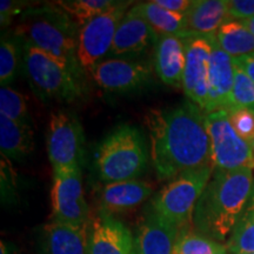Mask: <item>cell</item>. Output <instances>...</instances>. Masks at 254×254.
I'll return each instance as SVG.
<instances>
[{"label":"cell","instance_id":"38","mask_svg":"<svg viewBox=\"0 0 254 254\" xmlns=\"http://www.w3.org/2000/svg\"><path fill=\"white\" fill-rule=\"evenodd\" d=\"M246 254H254V253H246Z\"/></svg>","mask_w":254,"mask_h":254},{"label":"cell","instance_id":"25","mask_svg":"<svg viewBox=\"0 0 254 254\" xmlns=\"http://www.w3.org/2000/svg\"><path fill=\"white\" fill-rule=\"evenodd\" d=\"M228 252L226 245L193 232L190 226L183 227L178 236L173 254H221Z\"/></svg>","mask_w":254,"mask_h":254},{"label":"cell","instance_id":"36","mask_svg":"<svg viewBox=\"0 0 254 254\" xmlns=\"http://www.w3.org/2000/svg\"><path fill=\"white\" fill-rule=\"evenodd\" d=\"M244 24H245V26L249 28V30L252 32V34L254 36V17L253 18H251V19H249V20H245V21H243Z\"/></svg>","mask_w":254,"mask_h":254},{"label":"cell","instance_id":"35","mask_svg":"<svg viewBox=\"0 0 254 254\" xmlns=\"http://www.w3.org/2000/svg\"><path fill=\"white\" fill-rule=\"evenodd\" d=\"M0 254H12L11 249L5 241H1V244H0Z\"/></svg>","mask_w":254,"mask_h":254},{"label":"cell","instance_id":"19","mask_svg":"<svg viewBox=\"0 0 254 254\" xmlns=\"http://www.w3.org/2000/svg\"><path fill=\"white\" fill-rule=\"evenodd\" d=\"M153 193V187L141 180L109 183L100 189L101 213L112 215L138 207Z\"/></svg>","mask_w":254,"mask_h":254},{"label":"cell","instance_id":"9","mask_svg":"<svg viewBox=\"0 0 254 254\" xmlns=\"http://www.w3.org/2000/svg\"><path fill=\"white\" fill-rule=\"evenodd\" d=\"M51 206L53 221L75 226L90 225V207L82 189L80 166L53 170Z\"/></svg>","mask_w":254,"mask_h":254},{"label":"cell","instance_id":"37","mask_svg":"<svg viewBox=\"0 0 254 254\" xmlns=\"http://www.w3.org/2000/svg\"><path fill=\"white\" fill-rule=\"evenodd\" d=\"M251 146H252V148H253V151H254V140L252 141V144H251Z\"/></svg>","mask_w":254,"mask_h":254},{"label":"cell","instance_id":"24","mask_svg":"<svg viewBox=\"0 0 254 254\" xmlns=\"http://www.w3.org/2000/svg\"><path fill=\"white\" fill-rule=\"evenodd\" d=\"M231 254L254 253V182L252 192L226 243Z\"/></svg>","mask_w":254,"mask_h":254},{"label":"cell","instance_id":"20","mask_svg":"<svg viewBox=\"0 0 254 254\" xmlns=\"http://www.w3.org/2000/svg\"><path fill=\"white\" fill-rule=\"evenodd\" d=\"M185 19L186 37L217 34L221 25L231 20L227 0H193Z\"/></svg>","mask_w":254,"mask_h":254},{"label":"cell","instance_id":"32","mask_svg":"<svg viewBox=\"0 0 254 254\" xmlns=\"http://www.w3.org/2000/svg\"><path fill=\"white\" fill-rule=\"evenodd\" d=\"M227 12L231 19L249 20L254 17V0H227Z\"/></svg>","mask_w":254,"mask_h":254},{"label":"cell","instance_id":"30","mask_svg":"<svg viewBox=\"0 0 254 254\" xmlns=\"http://www.w3.org/2000/svg\"><path fill=\"white\" fill-rule=\"evenodd\" d=\"M230 122L240 138L252 144L254 140V111L243 107H232L227 111Z\"/></svg>","mask_w":254,"mask_h":254},{"label":"cell","instance_id":"23","mask_svg":"<svg viewBox=\"0 0 254 254\" xmlns=\"http://www.w3.org/2000/svg\"><path fill=\"white\" fill-rule=\"evenodd\" d=\"M215 40L232 58L254 55V36L243 21L230 20L219 28Z\"/></svg>","mask_w":254,"mask_h":254},{"label":"cell","instance_id":"1","mask_svg":"<svg viewBox=\"0 0 254 254\" xmlns=\"http://www.w3.org/2000/svg\"><path fill=\"white\" fill-rule=\"evenodd\" d=\"M205 117L190 100L147 113L150 157L159 179L172 180L186 171L214 166Z\"/></svg>","mask_w":254,"mask_h":254},{"label":"cell","instance_id":"12","mask_svg":"<svg viewBox=\"0 0 254 254\" xmlns=\"http://www.w3.org/2000/svg\"><path fill=\"white\" fill-rule=\"evenodd\" d=\"M88 74L103 90L116 93L139 90L152 81L150 66L122 58L101 60L88 71Z\"/></svg>","mask_w":254,"mask_h":254},{"label":"cell","instance_id":"33","mask_svg":"<svg viewBox=\"0 0 254 254\" xmlns=\"http://www.w3.org/2000/svg\"><path fill=\"white\" fill-rule=\"evenodd\" d=\"M155 2L167 11L185 14L192 6V0H154Z\"/></svg>","mask_w":254,"mask_h":254},{"label":"cell","instance_id":"28","mask_svg":"<svg viewBox=\"0 0 254 254\" xmlns=\"http://www.w3.org/2000/svg\"><path fill=\"white\" fill-rule=\"evenodd\" d=\"M20 62V45L8 36H2L0 44V84L8 86L15 77Z\"/></svg>","mask_w":254,"mask_h":254},{"label":"cell","instance_id":"26","mask_svg":"<svg viewBox=\"0 0 254 254\" xmlns=\"http://www.w3.org/2000/svg\"><path fill=\"white\" fill-rule=\"evenodd\" d=\"M57 5L72 19V21L80 28L110 8L113 0H63L56 1Z\"/></svg>","mask_w":254,"mask_h":254},{"label":"cell","instance_id":"39","mask_svg":"<svg viewBox=\"0 0 254 254\" xmlns=\"http://www.w3.org/2000/svg\"><path fill=\"white\" fill-rule=\"evenodd\" d=\"M221 254H227V252L226 253H221Z\"/></svg>","mask_w":254,"mask_h":254},{"label":"cell","instance_id":"31","mask_svg":"<svg viewBox=\"0 0 254 254\" xmlns=\"http://www.w3.org/2000/svg\"><path fill=\"white\" fill-rule=\"evenodd\" d=\"M31 5L27 2L15 1V0H1L0 1V24L1 28H6L9 26L17 14H23Z\"/></svg>","mask_w":254,"mask_h":254},{"label":"cell","instance_id":"5","mask_svg":"<svg viewBox=\"0 0 254 254\" xmlns=\"http://www.w3.org/2000/svg\"><path fill=\"white\" fill-rule=\"evenodd\" d=\"M23 62L28 84L41 100L73 103L84 95L85 84L38 47L24 43Z\"/></svg>","mask_w":254,"mask_h":254},{"label":"cell","instance_id":"11","mask_svg":"<svg viewBox=\"0 0 254 254\" xmlns=\"http://www.w3.org/2000/svg\"><path fill=\"white\" fill-rule=\"evenodd\" d=\"M212 36L185 38L186 63L183 77V90L190 101L205 112L208 97V73L213 40Z\"/></svg>","mask_w":254,"mask_h":254},{"label":"cell","instance_id":"18","mask_svg":"<svg viewBox=\"0 0 254 254\" xmlns=\"http://www.w3.org/2000/svg\"><path fill=\"white\" fill-rule=\"evenodd\" d=\"M186 63L185 38L161 36L154 45V71L164 84L183 87Z\"/></svg>","mask_w":254,"mask_h":254},{"label":"cell","instance_id":"27","mask_svg":"<svg viewBox=\"0 0 254 254\" xmlns=\"http://www.w3.org/2000/svg\"><path fill=\"white\" fill-rule=\"evenodd\" d=\"M0 114L17 123H31L26 97L9 86L0 90Z\"/></svg>","mask_w":254,"mask_h":254},{"label":"cell","instance_id":"13","mask_svg":"<svg viewBox=\"0 0 254 254\" xmlns=\"http://www.w3.org/2000/svg\"><path fill=\"white\" fill-rule=\"evenodd\" d=\"M158 36L150 26L138 5H133L120 21L111 49V56H135L144 52L152 44L157 43Z\"/></svg>","mask_w":254,"mask_h":254},{"label":"cell","instance_id":"4","mask_svg":"<svg viewBox=\"0 0 254 254\" xmlns=\"http://www.w3.org/2000/svg\"><path fill=\"white\" fill-rule=\"evenodd\" d=\"M148 164L144 136L132 125H119L98 146L94 167L101 182L117 183L136 179Z\"/></svg>","mask_w":254,"mask_h":254},{"label":"cell","instance_id":"8","mask_svg":"<svg viewBox=\"0 0 254 254\" xmlns=\"http://www.w3.org/2000/svg\"><path fill=\"white\" fill-rule=\"evenodd\" d=\"M132 1H116L103 13L79 28L78 60L85 72L111 52L116 32Z\"/></svg>","mask_w":254,"mask_h":254},{"label":"cell","instance_id":"15","mask_svg":"<svg viewBox=\"0 0 254 254\" xmlns=\"http://www.w3.org/2000/svg\"><path fill=\"white\" fill-rule=\"evenodd\" d=\"M90 254H134V236L113 215L100 213L90 225Z\"/></svg>","mask_w":254,"mask_h":254},{"label":"cell","instance_id":"2","mask_svg":"<svg viewBox=\"0 0 254 254\" xmlns=\"http://www.w3.org/2000/svg\"><path fill=\"white\" fill-rule=\"evenodd\" d=\"M253 182L252 168L214 170L193 213L195 232L221 244L228 240L250 198Z\"/></svg>","mask_w":254,"mask_h":254},{"label":"cell","instance_id":"6","mask_svg":"<svg viewBox=\"0 0 254 254\" xmlns=\"http://www.w3.org/2000/svg\"><path fill=\"white\" fill-rule=\"evenodd\" d=\"M214 166L190 170L171 180L152 200L155 213L178 227L190 226L195 206L214 173Z\"/></svg>","mask_w":254,"mask_h":254},{"label":"cell","instance_id":"17","mask_svg":"<svg viewBox=\"0 0 254 254\" xmlns=\"http://www.w3.org/2000/svg\"><path fill=\"white\" fill-rule=\"evenodd\" d=\"M90 225L75 226L59 221L49 222L40 233L41 253L90 254Z\"/></svg>","mask_w":254,"mask_h":254},{"label":"cell","instance_id":"7","mask_svg":"<svg viewBox=\"0 0 254 254\" xmlns=\"http://www.w3.org/2000/svg\"><path fill=\"white\" fill-rule=\"evenodd\" d=\"M205 123L211 141L212 160L215 170H254V151L252 146L234 131L227 111L221 110L207 113Z\"/></svg>","mask_w":254,"mask_h":254},{"label":"cell","instance_id":"10","mask_svg":"<svg viewBox=\"0 0 254 254\" xmlns=\"http://www.w3.org/2000/svg\"><path fill=\"white\" fill-rule=\"evenodd\" d=\"M46 147L53 170L80 166L81 159L84 158L85 136L77 117L64 111L51 114Z\"/></svg>","mask_w":254,"mask_h":254},{"label":"cell","instance_id":"21","mask_svg":"<svg viewBox=\"0 0 254 254\" xmlns=\"http://www.w3.org/2000/svg\"><path fill=\"white\" fill-rule=\"evenodd\" d=\"M33 131L30 124L17 123L0 114V150L8 160L20 161L33 151Z\"/></svg>","mask_w":254,"mask_h":254},{"label":"cell","instance_id":"34","mask_svg":"<svg viewBox=\"0 0 254 254\" xmlns=\"http://www.w3.org/2000/svg\"><path fill=\"white\" fill-rule=\"evenodd\" d=\"M233 59V65L240 68L250 79L254 81V55L237 57Z\"/></svg>","mask_w":254,"mask_h":254},{"label":"cell","instance_id":"22","mask_svg":"<svg viewBox=\"0 0 254 254\" xmlns=\"http://www.w3.org/2000/svg\"><path fill=\"white\" fill-rule=\"evenodd\" d=\"M136 5L158 37L177 36L186 38L185 14L167 11L155 1L139 2Z\"/></svg>","mask_w":254,"mask_h":254},{"label":"cell","instance_id":"3","mask_svg":"<svg viewBox=\"0 0 254 254\" xmlns=\"http://www.w3.org/2000/svg\"><path fill=\"white\" fill-rule=\"evenodd\" d=\"M15 37L38 47L85 84L86 72L78 60L79 27L57 2L31 5L21 14Z\"/></svg>","mask_w":254,"mask_h":254},{"label":"cell","instance_id":"16","mask_svg":"<svg viewBox=\"0 0 254 254\" xmlns=\"http://www.w3.org/2000/svg\"><path fill=\"white\" fill-rule=\"evenodd\" d=\"M182 228L152 209L139 224L134 236V254H173Z\"/></svg>","mask_w":254,"mask_h":254},{"label":"cell","instance_id":"29","mask_svg":"<svg viewBox=\"0 0 254 254\" xmlns=\"http://www.w3.org/2000/svg\"><path fill=\"white\" fill-rule=\"evenodd\" d=\"M232 104V107H243L254 111V81L236 66Z\"/></svg>","mask_w":254,"mask_h":254},{"label":"cell","instance_id":"14","mask_svg":"<svg viewBox=\"0 0 254 254\" xmlns=\"http://www.w3.org/2000/svg\"><path fill=\"white\" fill-rule=\"evenodd\" d=\"M234 85L233 59L213 40L208 73V97L205 113L232 109V92Z\"/></svg>","mask_w":254,"mask_h":254}]
</instances>
